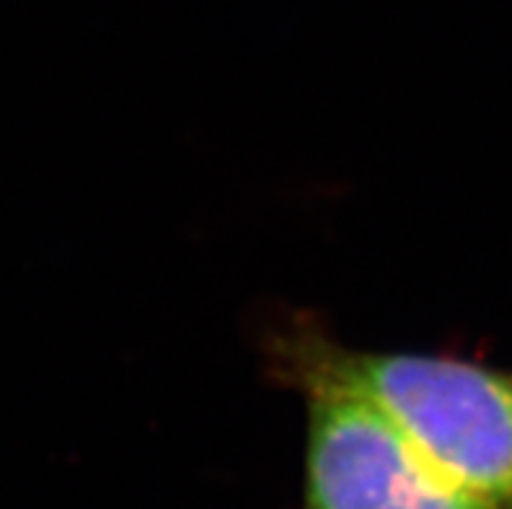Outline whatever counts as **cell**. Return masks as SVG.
I'll use <instances>...</instances> for the list:
<instances>
[{
  "label": "cell",
  "instance_id": "obj_1",
  "mask_svg": "<svg viewBox=\"0 0 512 509\" xmlns=\"http://www.w3.org/2000/svg\"><path fill=\"white\" fill-rule=\"evenodd\" d=\"M320 351L396 424L442 478L489 509H512V372L411 351Z\"/></svg>",
  "mask_w": 512,
  "mask_h": 509
},
{
  "label": "cell",
  "instance_id": "obj_2",
  "mask_svg": "<svg viewBox=\"0 0 512 509\" xmlns=\"http://www.w3.org/2000/svg\"><path fill=\"white\" fill-rule=\"evenodd\" d=\"M284 341V374L307 403L305 509H489L453 486L320 351L318 330Z\"/></svg>",
  "mask_w": 512,
  "mask_h": 509
}]
</instances>
